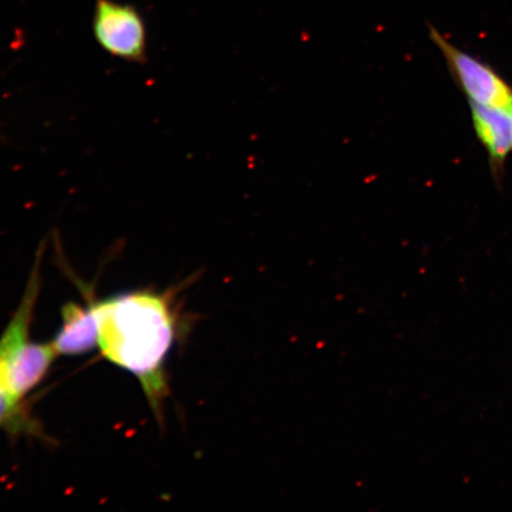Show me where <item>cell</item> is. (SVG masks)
I'll use <instances>...</instances> for the list:
<instances>
[{"mask_svg":"<svg viewBox=\"0 0 512 512\" xmlns=\"http://www.w3.org/2000/svg\"><path fill=\"white\" fill-rule=\"evenodd\" d=\"M430 38L443 54L454 82L470 104L512 110V87L490 64L454 46L432 25Z\"/></svg>","mask_w":512,"mask_h":512,"instance_id":"obj_3","label":"cell"},{"mask_svg":"<svg viewBox=\"0 0 512 512\" xmlns=\"http://www.w3.org/2000/svg\"><path fill=\"white\" fill-rule=\"evenodd\" d=\"M0 428L16 434H34L40 437V427L32 420L24 407L10 392L8 380L2 364H0Z\"/></svg>","mask_w":512,"mask_h":512,"instance_id":"obj_6","label":"cell"},{"mask_svg":"<svg viewBox=\"0 0 512 512\" xmlns=\"http://www.w3.org/2000/svg\"><path fill=\"white\" fill-rule=\"evenodd\" d=\"M511 117H512V110H511Z\"/></svg>","mask_w":512,"mask_h":512,"instance_id":"obj_8","label":"cell"},{"mask_svg":"<svg viewBox=\"0 0 512 512\" xmlns=\"http://www.w3.org/2000/svg\"><path fill=\"white\" fill-rule=\"evenodd\" d=\"M470 110L473 130L488 153L492 174L499 179L512 152L511 111L476 104H470Z\"/></svg>","mask_w":512,"mask_h":512,"instance_id":"obj_4","label":"cell"},{"mask_svg":"<svg viewBox=\"0 0 512 512\" xmlns=\"http://www.w3.org/2000/svg\"><path fill=\"white\" fill-rule=\"evenodd\" d=\"M0 138H2V133H0Z\"/></svg>","mask_w":512,"mask_h":512,"instance_id":"obj_7","label":"cell"},{"mask_svg":"<svg viewBox=\"0 0 512 512\" xmlns=\"http://www.w3.org/2000/svg\"><path fill=\"white\" fill-rule=\"evenodd\" d=\"M92 30L98 46L115 59L136 64L149 61L146 23L136 6L95 0Z\"/></svg>","mask_w":512,"mask_h":512,"instance_id":"obj_2","label":"cell"},{"mask_svg":"<svg viewBox=\"0 0 512 512\" xmlns=\"http://www.w3.org/2000/svg\"><path fill=\"white\" fill-rule=\"evenodd\" d=\"M51 344L59 356L85 355L98 347V320L93 304L64 305L62 325Z\"/></svg>","mask_w":512,"mask_h":512,"instance_id":"obj_5","label":"cell"},{"mask_svg":"<svg viewBox=\"0 0 512 512\" xmlns=\"http://www.w3.org/2000/svg\"><path fill=\"white\" fill-rule=\"evenodd\" d=\"M171 294L140 290L92 303L101 354L136 377L157 415L169 394L165 363L179 334Z\"/></svg>","mask_w":512,"mask_h":512,"instance_id":"obj_1","label":"cell"}]
</instances>
